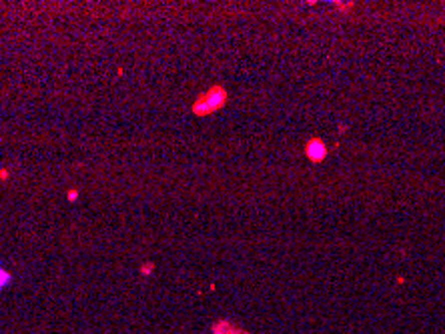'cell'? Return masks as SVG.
Instances as JSON below:
<instances>
[{
	"label": "cell",
	"mask_w": 445,
	"mask_h": 334,
	"mask_svg": "<svg viewBox=\"0 0 445 334\" xmlns=\"http://www.w3.org/2000/svg\"><path fill=\"white\" fill-rule=\"evenodd\" d=\"M227 98H229L227 88L221 86V84H215V86H211L207 92H203V94L193 102L191 112H193L195 116H209V114L221 110V108L227 104Z\"/></svg>",
	"instance_id": "1"
},
{
	"label": "cell",
	"mask_w": 445,
	"mask_h": 334,
	"mask_svg": "<svg viewBox=\"0 0 445 334\" xmlns=\"http://www.w3.org/2000/svg\"><path fill=\"white\" fill-rule=\"evenodd\" d=\"M327 144L321 140V138H311V140H307V144H305V156L311 160V162H323L325 160V156H327Z\"/></svg>",
	"instance_id": "2"
},
{
	"label": "cell",
	"mask_w": 445,
	"mask_h": 334,
	"mask_svg": "<svg viewBox=\"0 0 445 334\" xmlns=\"http://www.w3.org/2000/svg\"><path fill=\"white\" fill-rule=\"evenodd\" d=\"M10 280H12L10 272H6V270H2V268H0V290H2V288H6V286L10 284Z\"/></svg>",
	"instance_id": "3"
},
{
	"label": "cell",
	"mask_w": 445,
	"mask_h": 334,
	"mask_svg": "<svg viewBox=\"0 0 445 334\" xmlns=\"http://www.w3.org/2000/svg\"><path fill=\"white\" fill-rule=\"evenodd\" d=\"M140 274L142 276H148V274H153L155 272V262H146V264H140Z\"/></svg>",
	"instance_id": "4"
},
{
	"label": "cell",
	"mask_w": 445,
	"mask_h": 334,
	"mask_svg": "<svg viewBox=\"0 0 445 334\" xmlns=\"http://www.w3.org/2000/svg\"><path fill=\"white\" fill-rule=\"evenodd\" d=\"M66 198H68V202H76V198H78V190H76V188H70V190L66 192Z\"/></svg>",
	"instance_id": "5"
},
{
	"label": "cell",
	"mask_w": 445,
	"mask_h": 334,
	"mask_svg": "<svg viewBox=\"0 0 445 334\" xmlns=\"http://www.w3.org/2000/svg\"><path fill=\"white\" fill-rule=\"evenodd\" d=\"M10 178V170L8 168H0V182H6Z\"/></svg>",
	"instance_id": "6"
},
{
	"label": "cell",
	"mask_w": 445,
	"mask_h": 334,
	"mask_svg": "<svg viewBox=\"0 0 445 334\" xmlns=\"http://www.w3.org/2000/svg\"><path fill=\"white\" fill-rule=\"evenodd\" d=\"M237 334H247V332H241V330H239V332H237Z\"/></svg>",
	"instance_id": "7"
},
{
	"label": "cell",
	"mask_w": 445,
	"mask_h": 334,
	"mask_svg": "<svg viewBox=\"0 0 445 334\" xmlns=\"http://www.w3.org/2000/svg\"><path fill=\"white\" fill-rule=\"evenodd\" d=\"M0 268H2V266H0Z\"/></svg>",
	"instance_id": "8"
}]
</instances>
